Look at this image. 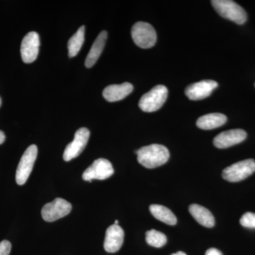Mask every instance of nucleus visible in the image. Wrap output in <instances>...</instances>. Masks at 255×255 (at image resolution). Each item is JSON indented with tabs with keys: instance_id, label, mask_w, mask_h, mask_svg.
<instances>
[{
	"instance_id": "obj_2",
	"label": "nucleus",
	"mask_w": 255,
	"mask_h": 255,
	"mask_svg": "<svg viewBox=\"0 0 255 255\" xmlns=\"http://www.w3.org/2000/svg\"><path fill=\"white\" fill-rule=\"evenodd\" d=\"M211 4L220 16L237 24L242 25L246 22V11L237 3L231 0H213Z\"/></svg>"
},
{
	"instance_id": "obj_11",
	"label": "nucleus",
	"mask_w": 255,
	"mask_h": 255,
	"mask_svg": "<svg viewBox=\"0 0 255 255\" xmlns=\"http://www.w3.org/2000/svg\"><path fill=\"white\" fill-rule=\"evenodd\" d=\"M218 85L217 82L214 80H202L189 85L186 88L185 95L191 100H204L211 95Z\"/></svg>"
},
{
	"instance_id": "obj_4",
	"label": "nucleus",
	"mask_w": 255,
	"mask_h": 255,
	"mask_svg": "<svg viewBox=\"0 0 255 255\" xmlns=\"http://www.w3.org/2000/svg\"><path fill=\"white\" fill-rule=\"evenodd\" d=\"M131 36L134 43L140 48H152L157 41V33L150 23L138 21L132 26Z\"/></svg>"
},
{
	"instance_id": "obj_9",
	"label": "nucleus",
	"mask_w": 255,
	"mask_h": 255,
	"mask_svg": "<svg viewBox=\"0 0 255 255\" xmlns=\"http://www.w3.org/2000/svg\"><path fill=\"white\" fill-rule=\"evenodd\" d=\"M90 132L87 128H80L77 130L73 142L69 143L65 147L63 153L64 160L68 162L78 157L86 147Z\"/></svg>"
},
{
	"instance_id": "obj_23",
	"label": "nucleus",
	"mask_w": 255,
	"mask_h": 255,
	"mask_svg": "<svg viewBox=\"0 0 255 255\" xmlns=\"http://www.w3.org/2000/svg\"><path fill=\"white\" fill-rule=\"evenodd\" d=\"M205 255H223L222 253L216 248H210L206 252Z\"/></svg>"
},
{
	"instance_id": "obj_10",
	"label": "nucleus",
	"mask_w": 255,
	"mask_h": 255,
	"mask_svg": "<svg viewBox=\"0 0 255 255\" xmlns=\"http://www.w3.org/2000/svg\"><path fill=\"white\" fill-rule=\"evenodd\" d=\"M39 46V36L36 32H29L23 37L21 45V55L25 63H31L36 60Z\"/></svg>"
},
{
	"instance_id": "obj_12",
	"label": "nucleus",
	"mask_w": 255,
	"mask_h": 255,
	"mask_svg": "<svg viewBox=\"0 0 255 255\" xmlns=\"http://www.w3.org/2000/svg\"><path fill=\"white\" fill-rule=\"evenodd\" d=\"M247 132L243 129H232L219 133L214 139V145L220 149L228 148L244 141Z\"/></svg>"
},
{
	"instance_id": "obj_13",
	"label": "nucleus",
	"mask_w": 255,
	"mask_h": 255,
	"mask_svg": "<svg viewBox=\"0 0 255 255\" xmlns=\"http://www.w3.org/2000/svg\"><path fill=\"white\" fill-rule=\"evenodd\" d=\"M124 240V230L119 225H112L106 231L104 248L107 253H117L122 248Z\"/></svg>"
},
{
	"instance_id": "obj_8",
	"label": "nucleus",
	"mask_w": 255,
	"mask_h": 255,
	"mask_svg": "<svg viewBox=\"0 0 255 255\" xmlns=\"http://www.w3.org/2000/svg\"><path fill=\"white\" fill-rule=\"evenodd\" d=\"M113 166L108 159L100 158L94 161L82 174V179L87 182H92L93 179L105 180L113 175Z\"/></svg>"
},
{
	"instance_id": "obj_16",
	"label": "nucleus",
	"mask_w": 255,
	"mask_h": 255,
	"mask_svg": "<svg viewBox=\"0 0 255 255\" xmlns=\"http://www.w3.org/2000/svg\"><path fill=\"white\" fill-rule=\"evenodd\" d=\"M189 211L201 226L206 228H213L215 226L214 216L209 210L204 206L199 204H191L189 206Z\"/></svg>"
},
{
	"instance_id": "obj_22",
	"label": "nucleus",
	"mask_w": 255,
	"mask_h": 255,
	"mask_svg": "<svg viewBox=\"0 0 255 255\" xmlns=\"http://www.w3.org/2000/svg\"><path fill=\"white\" fill-rule=\"evenodd\" d=\"M11 244L8 241H3L0 243V255H9Z\"/></svg>"
},
{
	"instance_id": "obj_7",
	"label": "nucleus",
	"mask_w": 255,
	"mask_h": 255,
	"mask_svg": "<svg viewBox=\"0 0 255 255\" xmlns=\"http://www.w3.org/2000/svg\"><path fill=\"white\" fill-rule=\"evenodd\" d=\"M71 210L70 202L61 198H57L43 206L41 210L42 217L47 222H53L68 216Z\"/></svg>"
},
{
	"instance_id": "obj_3",
	"label": "nucleus",
	"mask_w": 255,
	"mask_h": 255,
	"mask_svg": "<svg viewBox=\"0 0 255 255\" xmlns=\"http://www.w3.org/2000/svg\"><path fill=\"white\" fill-rule=\"evenodd\" d=\"M168 90L164 85H157L142 96L139 102V107L145 112L159 110L167 98Z\"/></svg>"
},
{
	"instance_id": "obj_15",
	"label": "nucleus",
	"mask_w": 255,
	"mask_h": 255,
	"mask_svg": "<svg viewBox=\"0 0 255 255\" xmlns=\"http://www.w3.org/2000/svg\"><path fill=\"white\" fill-rule=\"evenodd\" d=\"M107 39V32L102 31L96 38L91 49L87 55L86 60H85V66L87 68H92L97 63L101 54H102V51H103L104 48H105Z\"/></svg>"
},
{
	"instance_id": "obj_1",
	"label": "nucleus",
	"mask_w": 255,
	"mask_h": 255,
	"mask_svg": "<svg viewBox=\"0 0 255 255\" xmlns=\"http://www.w3.org/2000/svg\"><path fill=\"white\" fill-rule=\"evenodd\" d=\"M137 159L139 163L147 169H153L162 166L168 161L169 152L165 146L152 144L144 146L137 150Z\"/></svg>"
},
{
	"instance_id": "obj_20",
	"label": "nucleus",
	"mask_w": 255,
	"mask_h": 255,
	"mask_svg": "<svg viewBox=\"0 0 255 255\" xmlns=\"http://www.w3.org/2000/svg\"><path fill=\"white\" fill-rule=\"evenodd\" d=\"M145 240L149 246L154 248H162L167 243V237L164 233L156 231V230H150L145 233Z\"/></svg>"
},
{
	"instance_id": "obj_5",
	"label": "nucleus",
	"mask_w": 255,
	"mask_h": 255,
	"mask_svg": "<svg viewBox=\"0 0 255 255\" xmlns=\"http://www.w3.org/2000/svg\"><path fill=\"white\" fill-rule=\"evenodd\" d=\"M255 172V159L241 161L223 169L222 177L230 182H241Z\"/></svg>"
},
{
	"instance_id": "obj_21",
	"label": "nucleus",
	"mask_w": 255,
	"mask_h": 255,
	"mask_svg": "<svg viewBox=\"0 0 255 255\" xmlns=\"http://www.w3.org/2000/svg\"><path fill=\"white\" fill-rule=\"evenodd\" d=\"M240 223L243 227L255 228V214L247 212L242 216Z\"/></svg>"
},
{
	"instance_id": "obj_25",
	"label": "nucleus",
	"mask_w": 255,
	"mask_h": 255,
	"mask_svg": "<svg viewBox=\"0 0 255 255\" xmlns=\"http://www.w3.org/2000/svg\"><path fill=\"white\" fill-rule=\"evenodd\" d=\"M170 255H187L186 253H184V252H177V253H174V254H172Z\"/></svg>"
},
{
	"instance_id": "obj_18",
	"label": "nucleus",
	"mask_w": 255,
	"mask_h": 255,
	"mask_svg": "<svg viewBox=\"0 0 255 255\" xmlns=\"http://www.w3.org/2000/svg\"><path fill=\"white\" fill-rule=\"evenodd\" d=\"M151 214L156 219L162 221L169 226H174L177 224V219L175 215L173 214L170 209L165 206L158 205V204H152L150 206Z\"/></svg>"
},
{
	"instance_id": "obj_27",
	"label": "nucleus",
	"mask_w": 255,
	"mask_h": 255,
	"mask_svg": "<svg viewBox=\"0 0 255 255\" xmlns=\"http://www.w3.org/2000/svg\"><path fill=\"white\" fill-rule=\"evenodd\" d=\"M1 98H0V107H1Z\"/></svg>"
},
{
	"instance_id": "obj_14",
	"label": "nucleus",
	"mask_w": 255,
	"mask_h": 255,
	"mask_svg": "<svg viewBox=\"0 0 255 255\" xmlns=\"http://www.w3.org/2000/svg\"><path fill=\"white\" fill-rule=\"evenodd\" d=\"M132 90L133 87L129 82H124L122 85H112L104 90L103 97L108 102H118L130 95Z\"/></svg>"
},
{
	"instance_id": "obj_17",
	"label": "nucleus",
	"mask_w": 255,
	"mask_h": 255,
	"mask_svg": "<svg viewBox=\"0 0 255 255\" xmlns=\"http://www.w3.org/2000/svg\"><path fill=\"white\" fill-rule=\"evenodd\" d=\"M227 122L226 115L220 113H212L202 116L196 122V126L203 130H211L224 125Z\"/></svg>"
},
{
	"instance_id": "obj_26",
	"label": "nucleus",
	"mask_w": 255,
	"mask_h": 255,
	"mask_svg": "<svg viewBox=\"0 0 255 255\" xmlns=\"http://www.w3.org/2000/svg\"><path fill=\"white\" fill-rule=\"evenodd\" d=\"M119 221L118 220H117V221H115V223H114V224L118 225Z\"/></svg>"
},
{
	"instance_id": "obj_24",
	"label": "nucleus",
	"mask_w": 255,
	"mask_h": 255,
	"mask_svg": "<svg viewBox=\"0 0 255 255\" xmlns=\"http://www.w3.org/2000/svg\"><path fill=\"white\" fill-rule=\"evenodd\" d=\"M5 134L4 132L0 130V145L3 143L5 141Z\"/></svg>"
},
{
	"instance_id": "obj_28",
	"label": "nucleus",
	"mask_w": 255,
	"mask_h": 255,
	"mask_svg": "<svg viewBox=\"0 0 255 255\" xmlns=\"http://www.w3.org/2000/svg\"></svg>"
},
{
	"instance_id": "obj_6",
	"label": "nucleus",
	"mask_w": 255,
	"mask_h": 255,
	"mask_svg": "<svg viewBox=\"0 0 255 255\" xmlns=\"http://www.w3.org/2000/svg\"><path fill=\"white\" fill-rule=\"evenodd\" d=\"M38 155V148L36 145H31L26 149L16 169V182L18 185H23L31 173L35 161Z\"/></svg>"
},
{
	"instance_id": "obj_19",
	"label": "nucleus",
	"mask_w": 255,
	"mask_h": 255,
	"mask_svg": "<svg viewBox=\"0 0 255 255\" xmlns=\"http://www.w3.org/2000/svg\"><path fill=\"white\" fill-rule=\"evenodd\" d=\"M85 26H82L69 40L68 48L70 58L76 56L81 49L85 41Z\"/></svg>"
}]
</instances>
